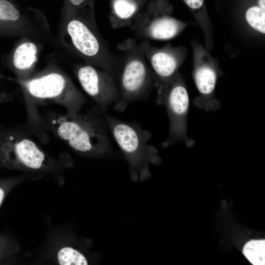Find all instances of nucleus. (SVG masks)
<instances>
[{"label":"nucleus","instance_id":"obj_1","mask_svg":"<svg viewBox=\"0 0 265 265\" xmlns=\"http://www.w3.org/2000/svg\"><path fill=\"white\" fill-rule=\"evenodd\" d=\"M19 85L26 103L27 121L25 128L42 142L49 141V131L38 111L41 105L57 104L73 115L80 112L86 103L83 95L58 64L50 61L41 71L22 80Z\"/></svg>","mask_w":265,"mask_h":265},{"label":"nucleus","instance_id":"obj_2","mask_svg":"<svg viewBox=\"0 0 265 265\" xmlns=\"http://www.w3.org/2000/svg\"><path fill=\"white\" fill-rule=\"evenodd\" d=\"M104 113L95 105L83 113L49 111L43 118L49 132L76 153L89 158H108L115 150Z\"/></svg>","mask_w":265,"mask_h":265},{"label":"nucleus","instance_id":"obj_3","mask_svg":"<svg viewBox=\"0 0 265 265\" xmlns=\"http://www.w3.org/2000/svg\"><path fill=\"white\" fill-rule=\"evenodd\" d=\"M59 40L64 48L84 63L111 74L116 80L120 58L110 52L100 35L95 18L64 5Z\"/></svg>","mask_w":265,"mask_h":265},{"label":"nucleus","instance_id":"obj_4","mask_svg":"<svg viewBox=\"0 0 265 265\" xmlns=\"http://www.w3.org/2000/svg\"><path fill=\"white\" fill-rule=\"evenodd\" d=\"M109 131L128 161L132 179L141 180L150 176L149 164L160 161L157 149L148 143L152 136L135 122H127L104 113Z\"/></svg>","mask_w":265,"mask_h":265},{"label":"nucleus","instance_id":"obj_5","mask_svg":"<svg viewBox=\"0 0 265 265\" xmlns=\"http://www.w3.org/2000/svg\"><path fill=\"white\" fill-rule=\"evenodd\" d=\"M119 49L123 53L116 79L121 97L114 109L122 112L131 103L148 96L153 79L145 61L144 41L137 44L129 40L119 45Z\"/></svg>","mask_w":265,"mask_h":265},{"label":"nucleus","instance_id":"obj_6","mask_svg":"<svg viewBox=\"0 0 265 265\" xmlns=\"http://www.w3.org/2000/svg\"><path fill=\"white\" fill-rule=\"evenodd\" d=\"M26 129H0V168L46 171L58 165L30 136Z\"/></svg>","mask_w":265,"mask_h":265},{"label":"nucleus","instance_id":"obj_7","mask_svg":"<svg viewBox=\"0 0 265 265\" xmlns=\"http://www.w3.org/2000/svg\"><path fill=\"white\" fill-rule=\"evenodd\" d=\"M49 31L46 19L40 10L22 8L12 0H0V35L45 41L51 37Z\"/></svg>","mask_w":265,"mask_h":265},{"label":"nucleus","instance_id":"obj_8","mask_svg":"<svg viewBox=\"0 0 265 265\" xmlns=\"http://www.w3.org/2000/svg\"><path fill=\"white\" fill-rule=\"evenodd\" d=\"M157 104L163 106L169 121V134L161 144L166 148L179 142H183L187 147L194 145V140L187 134V120L189 100L188 92L178 77L161 90L158 91Z\"/></svg>","mask_w":265,"mask_h":265},{"label":"nucleus","instance_id":"obj_9","mask_svg":"<svg viewBox=\"0 0 265 265\" xmlns=\"http://www.w3.org/2000/svg\"><path fill=\"white\" fill-rule=\"evenodd\" d=\"M73 72L83 90L102 111L106 112L119 101L120 91L111 74L84 63L75 65Z\"/></svg>","mask_w":265,"mask_h":265},{"label":"nucleus","instance_id":"obj_10","mask_svg":"<svg viewBox=\"0 0 265 265\" xmlns=\"http://www.w3.org/2000/svg\"><path fill=\"white\" fill-rule=\"evenodd\" d=\"M216 79L215 71L209 67L202 66L196 70L194 80L200 94L193 101L196 107L206 112L220 108L221 104L213 95Z\"/></svg>","mask_w":265,"mask_h":265},{"label":"nucleus","instance_id":"obj_11","mask_svg":"<svg viewBox=\"0 0 265 265\" xmlns=\"http://www.w3.org/2000/svg\"><path fill=\"white\" fill-rule=\"evenodd\" d=\"M38 53V47L31 39L26 38L16 46L10 61V67L16 80H25L34 74Z\"/></svg>","mask_w":265,"mask_h":265},{"label":"nucleus","instance_id":"obj_12","mask_svg":"<svg viewBox=\"0 0 265 265\" xmlns=\"http://www.w3.org/2000/svg\"><path fill=\"white\" fill-rule=\"evenodd\" d=\"M151 19L137 16L132 25L143 37L157 39H168L178 32L179 25L174 18L161 16Z\"/></svg>","mask_w":265,"mask_h":265},{"label":"nucleus","instance_id":"obj_13","mask_svg":"<svg viewBox=\"0 0 265 265\" xmlns=\"http://www.w3.org/2000/svg\"><path fill=\"white\" fill-rule=\"evenodd\" d=\"M145 56L150 61L151 66L158 77L155 85L160 91L175 77L178 63L176 58L171 53L164 51L152 52L147 42L144 41Z\"/></svg>","mask_w":265,"mask_h":265},{"label":"nucleus","instance_id":"obj_14","mask_svg":"<svg viewBox=\"0 0 265 265\" xmlns=\"http://www.w3.org/2000/svg\"><path fill=\"white\" fill-rule=\"evenodd\" d=\"M145 0H111L110 22L114 28L132 26Z\"/></svg>","mask_w":265,"mask_h":265},{"label":"nucleus","instance_id":"obj_15","mask_svg":"<svg viewBox=\"0 0 265 265\" xmlns=\"http://www.w3.org/2000/svg\"><path fill=\"white\" fill-rule=\"evenodd\" d=\"M243 253L248 261L254 265L265 264V240H251L243 247Z\"/></svg>","mask_w":265,"mask_h":265},{"label":"nucleus","instance_id":"obj_16","mask_svg":"<svg viewBox=\"0 0 265 265\" xmlns=\"http://www.w3.org/2000/svg\"><path fill=\"white\" fill-rule=\"evenodd\" d=\"M57 260L60 265H87L85 257L78 250L71 247L62 248L57 253Z\"/></svg>","mask_w":265,"mask_h":265},{"label":"nucleus","instance_id":"obj_17","mask_svg":"<svg viewBox=\"0 0 265 265\" xmlns=\"http://www.w3.org/2000/svg\"><path fill=\"white\" fill-rule=\"evenodd\" d=\"M245 18L251 27L261 33H265V8L261 7L258 3L257 5L247 9Z\"/></svg>","mask_w":265,"mask_h":265},{"label":"nucleus","instance_id":"obj_18","mask_svg":"<svg viewBox=\"0 0 265 265\" xmlns=\"http://www.w3.org/2000/svg\"><path fill=\"white\" fill-rule=\"evenodd\" d=\"M94 0H64V5L76 11L94 16Z\"/></svg>","mask_w":265,"mask_h":265},{"label":"nucleus","instance_id":"obj_19","mask_svg":"<svg viewBox=\"0 0 265 265\" xmlns=\"http://www.w3.org/2000/svg\"><path fill=\"white\" fill-rule=\"evenodd\" d=\"M13 98L12 95L9 92H0V104L10 102Z\"/></svg>","mask_w":265,"mask_h":265},{"label":"nucleus","instance_id":"obj_20","mask_svg":"<svg viewBox=\"0 0 265 265\" xmlns=\"http://www.w3.org/2000/svg\"><path fill=\"white\" fill-rule=\"evenodd\" d=\"M3 185L2 183L0 184V207L3 203L7 192L6 187Z\"/></svg>","mask_w":265,"mask_h":265},{"label":"nucleus","instance_id":"obj_21","mask_svg":"<svg viewBox=\"0 0 265 265\" xmlns=\"http://www.w3.org/2000/svg\"><path fill=\"white\" fill-rule=\"evenodd\" d=\"M3 78H4L3 76L1 74H0V80L2 79Z\"/></svg>","mask_w":265,"mask_h":265},{"label":"nucleus","instance_id":"obj_22","mask_svg":"<svg viewBox=\"0 0 265 265\" xmlns=\"http://www.w3.org/2000/svg\"><path fill=\"white\" fill-rule=\"evenodd\" d=\"M1 256H2V253H1V250H0V259L1 258Z\"/></svg>","mask_w":265,"mask_h":265}]
</instances>
